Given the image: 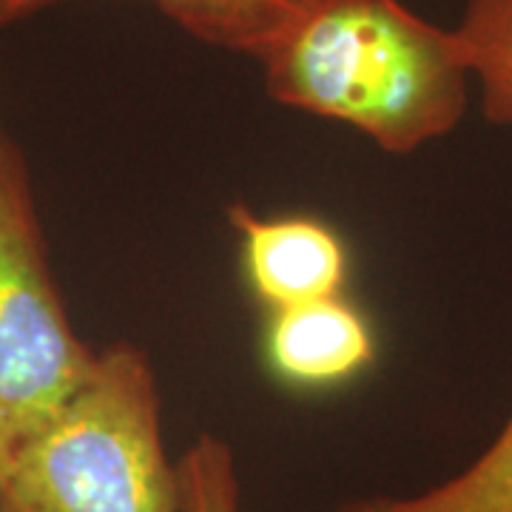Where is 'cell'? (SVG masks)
Returning a JSON list of instances; mask_svg holds the SVG:
<instances>
[{
  "mask_svg": "<svg viewBox=\"0 0 512 512\" xmlns=\"http://www.w3.org/2000/svg\"><path fill=\"white\" fill-rule=\"evenodd\" d=\"M276 103L413 154L467 111L470 69L456 29L402 0H311L256 60Z\"/></svg>",
  "mask_w": 512,
  "mask_h": 512,
  "instance_id": "6da1fadb",
  "label": "cell"
},
{
  "mask_svg": "<svg viewBox=\"0 0 512 512\" xmlns=\"http://www.w3.org/2000/svg\"><path fill=\"white\" fill-rule=\"evenodd\" d=\"M0 512H183L143 350L117 342L97 353L80 393L12 461Z\"/></svg>",
  "mask_w": 512,
  "mask_h": 512,
  "instance_id": "7a4b0ae2",
  "label": "cell"
},
{
  "mask_svg": "<svg viewBox=\"0 0 512 512\" xmlns=\"http://www.w3.org/2000/svg\"><path fill=\"white\" fill-rule=\"evenodd\" d=\"M94 362L49 268L26 157L0 128V481L80 393Z\"/></svg>",
  "mask_w": 512,
  "mask_h": 512,
  "instance_id": "3957f363",
  "label": "cell"
},
{
  "mask_svg": "<svg viewBox=\"0 0 512 512\" xmlns=\"http://www.w3.org/2000/svg\"><path fill=\"white\" fill-rule=\"evenodd\" d=\"M228 220L242 237V268L271 311L339 296L348 254L339 234L313 217H256L234 202Z\"/></svg>",
  "mask_w": 512,
  "mask_h": 512,
  "instance_id": "277c9868",
  "label": "cell"
},
{
  "mask_svg": "<svg viewBox=\"0 0 512 512\" xmlns=\"http://www.w3.org/2000/svg\"><path fill=\"white\" fill-rule=\"evenodd\" d=\"M376 356L365 313L342 296L271 311L265 362L282 382L319 390L359 376Z\"/></svg>",
  "mask_w": 512,
  "mask_h": 512,
  "instance_id": "5b68a950",
  "label": "cell"
},
{
  "mask_svg": "<svg viewBox=\"0 0 512 512\" xmlns=\"http://www.w3.org/2000/svg\"><path fill=\"white\" fill-rule=\"evenodd\" d=\"M66 0H0V29ZM200 43L259 60L311 0H146Z\"/></svg>",
  "mask_w": 512,
  "mask_h": 512,
  "instance_id": "8992f818",
  "label": "cell"
},
{
  "mask_svg": "<svg viewBox=\"0 0 512 512\" xmlns=\"http://www.w3.org/2000/svg\"><path fill=\"white\" fill-rule=\"evenodd\" d=\"M333 512H512V413L481 456L419 495L350 498Z\"/></svg>",
  "mask_w": 512,
  "mask_h": 512,
  "instance_id": "52a82bcc",
  "label": "cell"
},
{
  "mask_svg": "<svg viewBox=\"0 0 512 512\" xmlns=\"http://www.w3.org/2000/svg\"><path fill=\"white\" fill-rule=\"evenodd\" d=\"M456 35L478 80L484 117L512 128V0H467Z\"/></svg>",
  "mask_w": 512,
  "mask_h": 512,
  "instance_id": "ba28073f",
  "label": "cell"
},
{
  "mask_svg": "<svg viewBox=\"0 0 512 512\" xmlns=\"http://www.w3.org/2000/svg\"><path fill=\"white\" fill-rule=\"evenodd\" d=\"M180 510L245 512L234 450L220 436L202 433L177 461Z\"/></svg>",
  "mask_w": 512,
  "mask_h": 512,
  "instance_id": "9c48e42d",
  "label": "cell"
}]
</instances>
